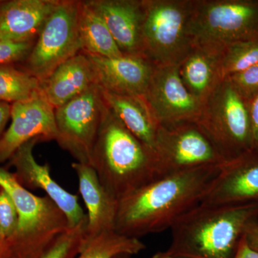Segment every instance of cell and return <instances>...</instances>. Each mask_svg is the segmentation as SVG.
<instances>
[{
    "label": "cell",
    "instance_id": "obj_36",
    "mask_svg": "<svg viewBox=\"0 0 258 258\" xmlns=\"http://www.w3.org/2000/svg\"><path fill=\"white\" fill-rule=\"evenodd\" d=\"M0 248H7L6 240L0 236Z\"/></svg>",
    "mask_w": 258,
    "mask_h": 258
},
{
    "label": "cell",
    "instance_id": "obj_33",
    "mask_svg": "<svg viewBox=\"0 0 258 258\" xmlns=\"http://www.w3.org/2000/svg\"><path fill=\"white\" fill-rule=\"evenodd\" d=\"M234 258H258V252L251 249L247 245L243 237L239 246L237 254Z\"/></svg>",
    "mask_w": 258,
    "mask_h": 258
},
{
    "label": "cell",
    "instance_id": "obj_29",
    "mask_svg": "<svg viewBox=\"0 0 258 258\" xmlns=\"http://www.w3.org/2000/svg\"><path fill=\"white\" fill-rule=\"evenodd\" d=\"M35 42L0 41V64L22 63L30 54Z\"/></svg>",
    "mask_w": 258,
    "mask_h": 258
},
{
    "label": "cell",
    "instance_id": "obj_1",
    "mask_svg": "<svg viewBox=\"0 0 258 258\" xmlns=\"http://www.w3.org/2000/svg\"><path fill=\"white\" fill-rule=\"evenodd\" d=\"M207 166L161 176L118 201L115 231L138 238L170 229L198 206L221 170Z\"/></svg>",
    "mask_w": 258,
    "mask_h": 258
},
{
    "label": "cell",
    "instance_id": "obj_3",
    "mask_svg": "<svg viewBox=\"0 0 258 258\" xmlns=\"http://www.w3.org/2000/svg\"><path fill=\"white\" fill-rule=\"evenodd\" d=\"M90 165L96 171L102 185L118 201L158 178L155 154L107 105Z\"/></svg>",
    "mask_w": 258,
    "mask_h": 258
},
{
    "label": "cell",
    "instance_id": "obj_17",
    "mask_svg": "<svg viewBox=\"0 0 258 258\" xmlns=\"http://www.w3.org/2000/svg\"><path fill=\"white\" fill-rule=\"evenodd\" d=\"M72 167L77 174L80 192L88 210L83 245L102 234L115 231L118 200L102 185L92 166L76 161Z\"/></svg>",
    "mask_w": 258,
    "mask_h": 258
},
{
    "label": "cell",
    "instance_id": "obj_26",
    "mask_svg": "<svg viewBox=\"0 0 258 258\" xmlns=\"http://www.w3.org/2000/svg\"><path fill=\"white\" fill-rule=\"evenodd\" d=\"M86 223L69 228L40 258H75L79 254L85 238Z\"/></svg>",
    "mask_w": 258,
    "mask_h": 258
},
{
    "label": "cell",
    "instance_id": "obj_18",
    "mask_svg": "<svg viewBox=\"0 0 258 258\" xmlns=\"http://www.w3.org/2000/svg\"><path fill=\"white\" fill-rule=\"evenodd\" d=\"M59 1H0V41H35Z\"/></svg>",
    "mask_w": 258,
    "mask_h": 258
},
{
    "label": "cell",
    "instance_id": "obj_23",
    "mask_svg": "<svg viewBox=\"0 0 258 258\" xmlns=\"http://www.w3.org/2000/svg\"><path fill=\"white\" fill-rule=\"evenodd\" d=\"M40 91V81L18 64H0V102L27 101Z\"/></svg>",
    "mask_w": 258,
    "mask_h": 258
},
{
    "label": "cell",
    "instance_id": "obj_22",
    "mask_svg": "<svg viewBox=\"0 0 258 258\" xmlns=\"http://www.w3.org/2000/svg\"><path fill=\"white\" fill-rule=\"evenodd\" d=\"M79 30L83 52L106 57L123 55L103 19L81 1Z\"/></svg>",
    "mask_w": 258,
    "mask_h": 258
},
{
    "label": "cell",
    "instance_id": "obj_20",
    "mask_svg": "<svg viewBox=\"0 0 258 258\" xmlns=\"http://www.w3.org/2000/svg\"><path fill=\"white\" fill-rule=\"evenodd\" d=\"M107 106L123 125L155 154L159 125L144 97L116 94L101 89Z\"/></svg>",
    "mask_w": 258,
    "mask_h": 258
},
{
    "label": "cell",
    "instance_id": "obj_31",
    "mask_svg": "<svg viewBox=\"0 0 258 258\" xmlns=\"http://www.w3.org/2000/svg\"><path fill=\"white\" fill-rule=\"evenodd\" d=\"M244 239L251 249L258 252V218L247 225L244 231Z\"/></svg>",
    "mask_w": 258,
    "mask_h": 258
},
{
    "label": "cell",
    "instance_id": "obj_6",
    "mask_svg": "<svg viewBox=\"0 0 258 258\" xmlns=\"http://www.w3.org/2000/svg\"><path fill=\"white\" fill-rule=\"evenodd\" d=\"M225 164L252 152L249 102L227 79L220 81L205 103L198 122Z\"/></svg>",
    "mask_w": 258,
    "mask_h": 258
},
{
    "label": "cell",
    "instance_id": "obj_15",
    "mask_svg": "<svg viewBox=\"0 0 258 258\" xmlns=\"http://www.w3.org/2000/svg\"><path fill=\"white\" fill-rule=\"evenodd\" d=\"M200 204L258 205V153L251 152L222 166Z\"/></svg>",
    "mask_w": 258,
    "mask_h": 258
},
{
    "label": "cell",
    "instance_id": "obj_7",
    "mask_svg": "<svg viewBox=\"0 0 258 258\" xmlns=\"http://www.w3.org/2000/svg\"><path fill=\"white\" fill-rule=\"evenodd\" d=\"M142 55L154 66H179L192 50L189 23L193 3L144 0Z\"/></svg>",
    "mask_w": 258,
    "mask_h": 258
},
{
    "label": "cell",
    "instance_id": "obj_25",
    "mask_svg": "<svg viewBox=\"0 0 258 258\" xmlns=\"http://www.w3.org/2000/svg\"><path fill=\"white\" fill-rule=\"evenodd\" d=\"M257 63L258 40L230 44L220 56V80L223 81Z\"/></svg>",
    "mask_w": 258,
    "mask_h": 258
},
{
    "label": "cell",
    "instance_id": "obj_9",
    "mask_svg": "<svg viewBox=\"0 0 258 258\" xmlns=\"http://www.w3.org/2000/svg\"><path fill=\"white\" fill-rule=\"evenodd\" d=\"M106 108L101 88L94 84L55 110V141L77 162L91 164Z\"/></svg>",
    "mask_w": 258,
    "mask_h": 258
},
{
    "label": "cell",
    "instance_id": "obj_10",
    "mask_svg": "<svg viewBox=\"0 0 258 258\" xmlns=\"http://www.w3.org/2000/svg\"><path fill=\"white\" fill-rule=\"evenodd\" d=\"M158 178L207 166L225 165L198 123L161 126L156 139Z\"/></svg>",
    "mask_w": 258,
    "mask_h": 258
},
{
    "label": "cell",
    "instance_id": "obj_19",
    "mask_svg": "<svg viewBox=\"0 0 258 258\" xmlns=\"http://www.w3.org/2000/svg\"><path fill=\"white\" fill-rule=\"evenodd\" d=\"M97 84L93 64L81 51L59 66L41 82V91L56 108L74 99Z\"/></svg>",
    "mask_w": 258,
    "mask_h": 258
},
{
    "label": "cell",
    "instance_id": "obj_35",
    "mask_svg": "<svg viewBox=\"0 0 258 258\" xmlns=\"http://www.w3.org/2000/svg\"><path fill=\"white\" fill-rule=\"evenodd\" d=\"M0 258H8L6 248H0Z\"/></svg>",
    "mask_w": 258,
    "mask_h": 258
},
{
    "label": "cell",
    "instance_id": "obj_8",
    "mask_svg": "<svg viewBox=\"0 0 258 258\" xmlns=\"http://www.w3.org/2000/svg\"><path fill=\"white\" fill-rule=\"evenodd\" d=\"M79 0H60L47 19L20 68L45 81L59 66L82 51L79 30Z\"/></svg>",
    "mask_w": 258,
    "mask_h": 258
},
{
    "label": "cell",
    "instance_id": "obj_4",
    "mask_svg": "<svg viewBox=\"0 0 258 258\" xmlns=\"http://www.w3.org/2000/svg\"><path fill=\"white\" fill-rule=\"evenodd\" d=\"M0 187L13 199L18 215L16 231L6 241L8 258L41 257L69 228L66 215L50 198L33 195L3 168Z\"/></svg>",
    "mask_w": 258,
    "mask_h": 258
},
{
    "label": "cell",
    "instance_id": "obj_12",
    "mask_svg": "<svg viewBox=\"0 0 258 258\" xmlns=\"http://www.w3.org/2000/svg\"><path fill=\"white\" fill-rule=\"evenodd\" d=\"M55 110L42 91L30 99L11 104V124L0 141V164L9 161L19 148L32 139L55 141Z\"/></svg>",
    "mask_w": 258,
    "mask_h": 258
},
{
    "label": "cell",
    "instance_id": "obj_14",
    "mask_svg": "<svg viewBox=\"0 0 258 258\" xmlns=\"http://www.w3.org/2000/svg\"><path fill=\"white\" fill-rule=\"evenodd\" d=\"M86 54L102 90L144 98L155 67L150 60L141 55L106 57Z\"/></svg>",
    "mask_w": 258,
    "mask_h": 258
},
{
    "label": "cell",
    "instance_id": "obj_11",
    "mask_svg": "<svg viewBox=\"0 0 258 258\" xmlns=\"http://www.w3.org/2000/svg\"><path fill=\"white\" fill-rule=\"evenodd\" d=\"M158 125L198 123L205 104L184 86L179 66H155L144 96Z\"/></svg>",
    "mask_w": 258,
    "mask_h": 258
},
{
    "label": "cell",
    "instance_id": "obj_27",
    "mask_svg": "<svg viewBox=\"0 0 258 258\" xmlns=\"http://www.w3.org/2000/svg\"><path fill=\"white\" fill-rule=\"evenodd\" d=\"M18 222V211L13 199L0 187V236L9 240L16 231Z\"/></svg>",
    "mask_w": 258,
    "mask_h": 258
},
{
    "label": "cell",
    "instance_id": "obj_21",
    "mask_svg": "<svg viewBox=\"0 0 258 258\" xmlns=\"http://www.w3.org/2000/svg\"><path fill=\"white\" fill-rule=\"evenodd\" d=\"M221 53L193 47L179 64L184 86L194 96L205 104L219 83Z\"/></svg>",
    "mask_w": 258,
    "mask_h": 258
},
{
    "label": "cell",
    "instance_id": "obj_37",
    "mask_svg": "<svg viewBox=\"0 0 258 258\" xmlns=\"http://www.w3.org/2000/svg\"><path fill=\"white\" fill-rule=\"evenodd\" d=\"M131 255L126 254H118V255L115 256L113 258H130Z\"/></svg>",
    "mask_w": 258,
    "mask_h": 258
},
{
    "label": "cell",
    "instance_id": "obj_32",
    "mask_svg": "<svg viewBox=\"0 0 258 258\" xmlns=\"http://www.w3.org/2000/svg\"><path fill=\"white\" fill-rule=\"evenodd\" d=\"M11 104L5 102H0V141L5 133V128L10 118Z\"/></svg>",
    "mask_w": 258,
    "mask_h": 258
},
{
    "label": "cell",
    "instance_id": "obj_30",
    "mask_svg": "<svg viewBox=\"0 0 258 258\" xmlns=\"http://www.w3.org/2000/svg\"><path fill=\"white\" fill-rule=\"evenodd\" d=\"M249 111L252 128V152L258 153V94L249 101Z\"/></svg>",
    "mask_w": 258,
    "mask_h": 258
},
{
    "label": "cell",
    "instance_id": "obj_24",
    "mask_svg": "<svg viewBox=\"0 0 258 258\" xmlns=\"http://www.w3.org/2000/svg\"><path fill=\"white\" fill-rule=\"evenodd\" d=\"M146 248L139 239L120 235L115 231L106 232L83 244L75 258H113L120 254H139Z\"/></svg>",
    "mask_w": 258,
    "mask_h": 258
},
{
    "label": "cell",
    "instance_id": "obj_13",
    "mask_svg": "<svg viewBox=\"0 0 258 258\" xmlns=\"http://www.w3.org/2000/svg\"><path fill=\"white\" fill-rule=\"evenodd\" d=\"M39 142H42L41 139L36 138L24 144L10 159V166L15 169V177L27 189L43 190L64 212L69 228L86 223L87 215L79 205L77 195L69 192L57 184L51 176L48 164H39L34 157L33 149Z\"/></svg>",
    "mask_w": 258,
    "mask_h": 258
},
{
    "label": "cell",
    "instance_id": "obj_34",
    "mask_svg": "<svg viewBox=\"0 0 258 258\" xmlns=\"http://www.w3.org/2000/svg\"><path fill=\"white\" fill-rule=\"evenodd\" d=\"M152 258H180L174 257V256H171L170 254L167 253L166 251L164 252H158L157 253L154 254V255L152 256Z\"/></svg>",
    "mask_w": 258,
    "mask_h": 258
},
{
    "label": "cell",
    "instance_id": "obj_2",
    "mask_svg": "<svg viewBox=\"0 0 258 258\" xmlns=\"http://www.w3.org/2000/svg\"><path fill=\"white\" fill-rule=\"evenodd\" d=\"M257 218L256 204H200L171 226L166 252L180 258H234L246 227Z\"/></svg>",
    "mask_w": 258,
    "mask_h": 258
},
{
    "label": "cell",
    "instance_id": "obj_5",
    "mask_svg": "<svg viewBox=\"0 0 258 258\" xmlns=\"http://www.w3.org/2000/svg\"><path fill=\"white\" fill-rule=\"evenodd\" d=\"M188 32L193 47L220 53L234 42L258 40V0L193 3Z\"/></svg>",
    "mask_w": 258,
    "mask_h": 258
},
{
    "label": "cell",
    "instance_id": "obj_28",
    "mask_svg": "<svg viewBox=\"0 0 258 258\" xmlns=\"http://www.w3.org/2000/svg\"><path fill=\"white\" fill-rule=\"evenodd\" d=\"M226 79L244 99L250 101L258 94V63Z\"/></svg>",
    "mask_w": 258,
    "mask_h": 258
},
{
    "label": "cell",
    "instance_id": "obj_16",
    "mask_svg": "<svg viewBox=\"0 0 258 258\" xmlns=\"http://www.w3.org/2000/svg\"><path fill=\"white\" fill-rule=\"evenodd\" d=\"M105 22L123 55H142L143 3L139 0H86Z\"/></svg>",
    "mask_w": 258,
    "mask_h": 258
}]
</instances>
